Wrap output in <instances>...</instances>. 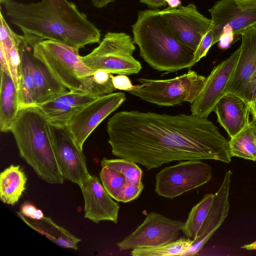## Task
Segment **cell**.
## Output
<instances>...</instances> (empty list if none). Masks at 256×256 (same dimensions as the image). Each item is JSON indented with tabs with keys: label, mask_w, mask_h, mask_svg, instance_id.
I'll return each instance as SVG.
<instances>
[{
	"label": "cell",
	"mask_w": 256,
	"mask_h": 256,
	"mask_svg": "<svg viewBox=\"0 0 256 256\" xmlns=\"http://www.w3.org/2000/svg\"><path fill=\"white\" fill-rule=\"evenodd\" d=\"M112 154L146 170L174 161L212 160L230 163L228 141L207 118L122 111L108 120Z\"/></svg>",
	"instance_id": "cell-1"
},
{
	"label": "cell",
	"mask_w": 256,
	"mask_h": 256,
	"mask_svg": "<svg viewBox=\"0 0 256 256\" xmlns=\"http://www.w3.org/2000/svg\"><path fill=\"white\" fill-rule=\"evenodd\" d=\"M4 4L10 22L37 42L52 40L80 50L100 42V30L68 0H6Z\"/></svg>",
	"instance_id": "cell-2"
},
{
	"label": "cell",
	"mask_w": 256,
	"mask_h": 256,
	"mask_svg": "<svg viewBox=\"0 0 256 256\" xmlns=\"http://www.w3.org/2000/svg\"><path fill=\"white\" fill-rule=\"evenodd\" d=\"M132 28L140 56L153 68L170 72L194 66V52L175 36L159 10L138 11Z\"/></svg>",
	"instance_id": "cell-3"
},
{
	"label": "cell",
	"mask_w": 256,
	"mask_h": 256,
	"mask_svg": "<svg viewBox=\"0 0 256 256\" xmlns=\"http://www.w3.org/2000/svg\"><path fill=\"white\" fill-rule=\"evenodd\" d=\"M21 158L38 176L50 184L65 178L54 150L50 124L36 106L22 108L12 126Z\"/></svg>",
	"instance_id": "cell-4"
},
{
	"label": "cell",
	"mask_w": 256,
	"mask_h": 256,
	"mask_svg": "<svg viewBox=\"0 0 256 256\" xmlns=\"http://www.w3.org/2000/svg\"><path fill=\"white\" fill-rule=\"evenodd\" d=\"M78 50L57 41L43 40L34 46L33 54L68 90L98 96L110 94L96 82L94 72L84 62Z\"/></svg>",
	"instance_id": "cell-5"
},
{
	"label": "cell",
	"mask_w": 256,
	"mask_h": 256,
	"mask_svg": "<svg viewBox=\"0 0 256 256\" xmlns=\"http://www.w3.org/2000/svg\"><path fill=\"white\" fill-rule=\"evenodd\" d=\"M206 80V77L189 70L168 80L138 78L140 84L134 86L128 92L160 106H174L184 102L192 104L201 92Z\"/></svg>",
	"instance_id": "cell-6"
},
{
	"label": "cell",
	"mask_w": 256,
	"mask_h": 256,
	"mask_svg": "<svg viewBox=\"0 0 256 256\" xmlns=\"http://www.w3.org/2000/svg\"><path fill=\"white\" fill-rule=\"evenodd\" d=\"M136 50L133 40L123 32H108L99 45L90 54L82 56L92 70H102L111 74H138L142 66L132 56Z\"/></svg>",
	"instance_id": "cell-7"
},
{
	"label": "cell",
	"mask_w": 256,
	"mask_h": 256,
	"mask_svg": "<svg viewBox=\"0 0 256 256\" xmlns=\"http://www.w3.org/2000/svg\"><path fill=\"white\" fill-rule=\"evenodd\" d=\"M212 178L210 165L200 160H182L156 174L154 191L159 196L173 199L208 183Z\"/></svg>",
	"instance_id": "cell-8"
},
{
	"label": "cell",
	"mask_w": 256,
	"mask_h": 256,
	"mask_svg": "<svg viewBox=\"0 0 256 256\" xmlns=\"http://www.w3.org/2000/svg\"><path fill=\"white\" fill-rule=\"evenodd\" d=\"M184 222L156 212L146 215L142 222L116 246L120 250L154 247L178 239Z\"/></svg>",
	"instance_id": "cell-9"
},
{
	"label": "cell",
	"mask_w": 256,
	"mask_h": 256,
	"mask_svg": "<svg viewBox=\"0 0 256 256\" xmlns=\"http://www.w3.org/2000/svg\"><path fill=\"white\" fill-rule=\"evenodd\" d=\"M208 10L214 44L219 41L223 33H230L236 37L256 25V0H220Z\"/></svg>",
	"instance_id": "cell-10"
},
{
	"label": "cell",
	"mask_w": 256,
	"mask_h": 256,
	"mask_svg": "<svg viewBox=\"0 0 256 256\" xmlns=\"http://www.w3.org/2000/svg\"><path fill=\"white\" fill-rule=\"evenodd\" d=\"M160 12L175 36L194 52L212 27L211 20L192 4L176 8L168 6Z\"/></svg>",
	"instance_id": "cell-11"
},
{
	"label": "cell",
	"mask_w": 256,
	"mask_h": 256,
	"mask_svg": "<svg viewBox=\"0 0 256 256\" xmlns=\"http://www.w3.org/2000/svg\"><path fill=\"white\" fill-rule=\"evenodd\" d=\"M124 92L100 96L75 114L66 128L78 146H83L95 128L126 100Z\"/></svg>",
	"instance_id": "cell-12"
},
{
	"label": "cell",
	"mask_w": 256,
	"mask_h": 256,
	"mask_svg": "<svg viewBox=\"0 0 256 256\" xmlns=\"http://www.w3.org/2000/svg\"><path fill=\"white\" fill-rule=\"evenodd\" d=\"M52 142L65 180L80 186L90 176L84 154L66 127L50 125Z\"/></svg>",
	"instance_id": "cell-13"
},
{
	"label": "cell",
	"mask_w": 256,
	"mask_h": 256,
	"mask_svg": "<svg viewBox=\"0 0 256 256\" xmlns=\"http://www.w3.org/2000/svg\"><path fill=\"white\" fill-rule=\"evenodd\" d=\"M240 52V48L228 58L216 66L208 77L204 86L196 100L190 104L192 114L207 118L214 111L219 100L226 93Z\"/></svg>",
	"instance_id": "cell-14"
},
{
	"label": "cell",
	"mask_w": 256,
	"mask_h": 256,
	"mask_svg": "<svg viewBox=\"0 0 256 256\" xmlns=\"http://www.w3.org/2000/svg\"><path fill=\"white\" fill-rule=\"evenodd\" d=\"M240 36L238 58L226 93L236 95L247 102L250 82L256 73V25L244 30Z\"/></svg>",
	"instance_id": "cell-15"
},
{
	"label": "cell",
	"mask_w": 256,
	"mask_h": 256,
	"mask_svg": "<svg viewBox=\"0 0 256 256\" xmlns=\"http://www.w3.org/2000/svg\"><path fill=\"white\" fill-rule=\"evenodd\" d=\"M80 188L86 218L96 224L102 221L118 223L119 204L113 200L97 176L90 175Z\"/></svg>",
	"instance_id": "cell-16"
},
{
	"label": "cell",
	"mask_w": 256,
	"mask_h": 256,
	"mask_svg": "<svg viewBox=\"0 0 256 256\" xmlns=\"http://www.w3.org/2000/svg\"><path fill=\"white\" fill-rule=\"evenodd\" d=\"M100 164L99 176L101 182L110 196L118 202L128 184L142 182V170L132 160L104 158Z\"/></svg>",
	"instance_id": "cell-17"
},
{
	"label": "cell",
	"mask_w": 256,
	"mask_h": 256,
	"mask_svg": "<svg viewBox=\"0 0 256 256\" xmlns=\"http://www.w3.org/2000/svg\"><path fill=\"white\" fill-rule=\"evenodd\" d=\"M232 172L225 173L224 177L215 196L208 216L189 248L182 256H193L198 253L220 227L228 214V196Z\"/></svg>",
	"instance_id": "cell-18"
},
{
	"label": "cell",
	"mask_w": 256,
	"mask_h": 256,
	"mask_svg": "<svg viewBox=\"0 0 256 256\" xmlns=\"http://www.w3.org/2000/svg\"><path fill=\"white\" fill-rule=\"evenodd\" d=\"M98 96L68 90L44 103L36 104L50 125L66 127L72 118Z\"/></svg>",
	"instance_id": "cell-19"
},
{
	"label": "cell",
	"mask_w": 256,
	"mask_h": 256,
	"mask_svg": "<svg viewBox=\"0 0 256 256\" xmlns=\"http://www.w3.org/2000/svg\"><path fill=\"white\" fill-rule=\"evenodd\" d=\"M218 121L232 138L250 122V106L243 98L231 93H226L218 102L214 111Z\"/></svg>",
	"instance_id": "cell-20"
},
{
	"label": "cell",
	"mask_w": 256,
	"mask_h": 256,
	"mask_svg": "<svg viewBox=\"0 0 256 256\" xmlns=\"http://www.w3.org/2000/svg\"><path fill=\"white\" fill-rule=\"evenodd\" d=\"M30 60L35 88L34 106L44 103L68 91L47 66L34 56L33 48L30 54Z\"/></svg>",
	"instance_id": "cell-21"
},
{
	"label": "cell",
	"mask_w": 256,
	"mask_h": 256,
	"mask_svg": "<svg viewBox=\"0 0 256 256\" xmlns=\"http://www.w3.org/2000/svg\"><path fill=\"white\" fill-rule=\"evenodd\" d=\"M34 46L23 35L19 46L20 62L17 90L20 108L36 104L34 84L30 60V54Z\"/></svg>",
	"instance_id": "cell-22"
},
{
	"label": "cell",
	"mask_w": 256,
	"mask_h": 256,
	"mask_svg": "<svg viewBox=\"0 0 256 256\" xmlns=\"http://www.w3.org/2000/svg\"><path fill=\"white\" fill-rule=\"evenodd\" d=\"M20 108L16 86L11 76L0 71V130L10 131Z\"/></svg>",
	"instance_id": "cell-23"
},
{
	"label": "cell",
	"mask_w": 256,
	"mask_h": 256,
	"mask_svg": "<svg viewBox=\"0 0 256 256\" xmlns=\"http://www.w3.org/2000/svg\"><path fill=\"white\" fill-rule=\"evenodd\" d=\"M18 214L28 226L57 245L74 250L78 249V245L81 240L54 223L50 218L44 216L36 220L28 218L20 212Z\"/></svg>",
	"instance_id": "cell-24"
},
{
	"label": "cell",
	"mask_w": 256,
	"mask_h": 256,
	"mask_svg": "<svg viewBox=\"0 0 256 256\" xmlns=\"http://www.w3.org/2000/svg\"><path fill=\"white\" fill-rule=\"evenodd\" d=\"M0 52L6 58L10 76L18 90L20 62L19 46L22 36L16 34L11 29L3 16L2 10L0 12Z\"/></svg>",
	"instance_id": "cell-25"
},
{
	"label": "cell",
	"mask_w": 256,
	"mask_h": 256,
	"mask_svg": "<svg viewBox=\"0 0 256 256\" xmlns=\"http://www.w3.org/2000/svg\"><path fill=\"white\" fill-rule=\"evenodd\" d=\"M27 178L19 165H10L0 174V198L14 206L26 189Z\"/></svg>",
	"instance_id": "cell-26"
},
{
	"label": "cell",
	"mask_w": 256,
	"mask_h": 256,
	"mask_svg": "<svg viewBox=\"0 0 256 256\" xmlns=\"http://www.w3.org/2000/svg\"><path fill=\"white\" fill-rule=\"evenodd\" d=\"M215 196L214 194H208L194 206L188 214L182 232L184 236L194 240L204 222L212 206Z\"/></svg>",
	"instance_id": "cell-27"
},
{
	"label": "cell",
	"mask_w": 256,
	"mask_h": 256,
	"mask_svg": "<svg viewBox=\"0 0 256 256\" xmlns=\"http://www.w3.org/2000/svg\"><path fill=\"white\" fill-rule=\"evenodd\" d=\"M232 157L242 158L256 162V146L251 122L228 141Z\"/></svg>",
	"instance_id": "cell-28"
},
{
	"label": "cell",
	"mask_w": 256,
	"mask_h": 256,
	"mask_svg": "<svg viewBox=\"0 0 256 256\" xmlns=\"http://www.w3.org/2000/svg\"><path fill=\"white\" fill-rule=\"evenodd\" d=\"M193 240L181 238L173 242L154 247L138 248L132 250V256H182L192 245Z\"/></svg>",
	"instance_id": "cell-29"
},
{
	"label": "cell",
	"mask_w": 256,
	"mask_h": 256,
	"mask_svg": "<svg viewBox=\"0 0 256 256\" xmlns=\"http://www.w3.org/2000/svg\"><path fill=\"white\" fill-rule=\"evenodd\" d=\"M214 44V36L210 29L203 37L197 49L194 52V65L206 55L208 50Z\"/></svg>",
	"instance_id": "cell-30"
},
{
	"label": "cell",
	"mask_w": 256,
	"mask_h": 256,
	"mask_svg": "<svg viewBox=\"0 0 256 256\" xmlns=\"http://www.w3.org/2000/svg\"><path fill=\"white\" fill-rule=\"evenodd\" d=\"M112 83L116 90L126 91L127 92L134 87L130 80L125 74H118L113 76Z\"/></svg>",
	"instance_id": "cell-31"
},
{
	"label": "cell",
	"mask_w": 256,
	"mask_h": 256,
	"mask_svg": "<svg viewBox=\"0 0 256 256\" xmlns=\"http://www.w3.org/2000/svg\"><path fill=\"white\" fill-rule=\"evenodd\" d=\"M20 212L24 216L32 219L39 220L44 216L40 210L28 202L24 203L22 206Z\"/></svg>",
	"instance_id": "cell-32"
},
{
	"label": "cell",
	"mask_w": 256,
	"mask_h": 256,
	"mask_svg": "<svg viewBox=\"0 0 256 256\" xmlns=\"http://www.w3.org/2000/svg\"><path fill=\"white\" fill-rule=\"evenodd\" d=\"M235 36L230 33H223L219 40L218 46L220 49L226 50L232 44Z\"/></svg>",
	"instance_id": "cell-33"
},
{
	"label": "cell",
	"mask_w": 256,
	"mask_h": 256,
	"mask_svg": "<svg viewBox=\"0 0 256 256\" xmlns=\"http://www.w3.org/2000/svg\"><path fill=\"white\" fill-rule=\"evenodd\" d=\"M256 97V73L252 78L250 82L248 95L247 102L250 104Z\"/></svg>",
	"instance_id": "cell-34"
},
{
	"label": "cell",
	"mask_w": 256,
	"mask_h": 256,
	"mask_svg": "<svg viewBox=\"0 0 256 256\" xmlns=\"http://www.w3.org/2000/svg\"><path fill=\"white\" fill-rule=\"evenodd\" d=\"M140 2L146 4L149 8H156L166 5L164 0H139Z\"/></svg>",
	"instance_id": "cell-35"
},
{
	"label": "cell",
	"mask_w": 256,
	"mask_h": 256,
	"mask_svg": "<svg viewBox=\"0 0 256 256\" xmlns=\"http://www.w3.org/2000/svg\"><path fill=\"white\" fill-rule=\"evenodd\" d=\"M116 0H90L92 4L96 8H100L106 6Z\"/></svg>",
	"instance_id": "cell-36"
},
{
	"label": "cell",
	"mask_w": 256,
	"mask_h": 256,
	"mask_svg": "<svg viewBox=\"0 0 256 256\" xmlns=\"http://www.w3.org/2000/svg\"><path fill=\"white\" fill-rule=\"evenodd\" d=\"M0 71H2L10 76L8 66L6 60V58L2 53L0 52Z\"/></svg>",
	"instance_id": "cell-37"
},
{
	"label": "cell",
	"mask_w": 256,
	"mask_h": 256,
	"mask_svg": "<svg viewBox=\"0 0 256 256\" xmlns=\"http://www.w3.org/2000/svg\"><path fill=\"white\" fill-rule=\"evenodd\" d=\"M171 8H176L180 6L182 2L180 0H164Z\"/></svg>",
	"instance_id": "cell-38"
},
{
	"label": "cell",
	"mask_w": 256,
	"mask_h": 256,
	"mask_svg": "<svg viewBox=\"0 0 256 256\" xmlns=\"http://www.w3.org/2000/svg\"><path fill=\"white\" fill-rule=\"evenodd\" d=\"M250 112L252 114L253 120L256 121V97L253 101L250 104Z\"/></svg>",
	"instance_id": "cell-39"
},
{
	"label": "cell",
	"mask_w": 256,
	"mask_h": 256,
	"mask_svg": "<svg viewBox=\"0 0 256 256\" xmlns=\"http://www.w3.org/2000/svg\"><path fill=\"white\" fill-rule=\"evenodd\" d=\"M242 248L247 250H256V240L250 244H246L242 246Z\"/></svg>",
	"instance_id": "cell-40"
},
{
	"label": "cell",
	"mask_w": 256,
	"mask_h": 256,
	"mask_svg": "<svg viewBox=\"0 0 256 256\" xmlns=\"http://www.w3.org/2000/svg\"><path fill=\"white\" fill-rule=\"evenodd\" d=\"M250 122L252 124L254 142L256 146V121L254 120H252V121Z\"/></svg>",
	"instance_id": "cell-41"
},
{
	"label": "cell",
	"mask_w": 256,
	"mask_h": 256,
	"mask_svg": "<svg viewBox=\"0 0 256 256\" xmlns=\"http://www.w3.org/2000/svg\"><path fill=\"white\" fill-rule=\"evenodd\" d=\"M6 0H0V2L1 4H4V2L6 1Z\"/></svg>",
	"instance_id": "cell-42"
},
{
	"label": "cell",
	"mask_w": 256,
	"mask_h": 256,
	"mask_svg": "<svg viewBox=\"0 0 256 256\" xmlns=\"http://www.w3.org/2000/svg\"><path fill=\"white\" fill-rule=\"evenodd\" d=\"M240 1H256V0H238Z\"/></svg>",
	"instance_id": "cell-43"
}]
</instances>
